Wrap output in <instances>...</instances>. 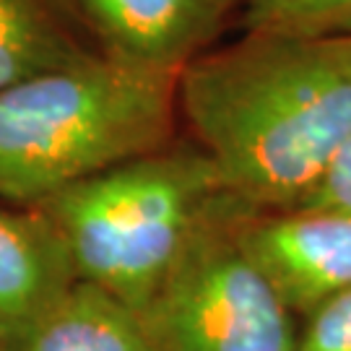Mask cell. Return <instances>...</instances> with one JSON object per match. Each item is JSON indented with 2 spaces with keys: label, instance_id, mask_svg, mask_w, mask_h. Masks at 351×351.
Here are the masks:
<instances>
[{
  "label": "cell",
  "instance_id": "cell-1",
  "mask_svg": "<svg viewBox=\"0 0 351 351\" xmlns=\"http://www.w3.org/2000/svg\"><path fill=\"white\" fill-rule=\"evenodd\" d=\"M177 110L226 195L291 211L351 136V78L315 39L245 32L180 68Z\"/></svg>",
  "mask_w": 351,
  "mask_h": 351
},
{
  "label": "cell",
  "instance_id": "cell-2",
  "mask_svg": "<svg viewBox=\"0 0 351 351\" xmlns=\"http://www.w3.org/2000/svg\"><path fill=\"white\" fill-rule=\"evenodd\" d=\"M177 73L110 55L29 75L0 91V198L34 208L110 167L167 149Z\"/></svg>",
  "mask_w": 351,
  "mask_h": 351
},
{
  "label": "cell",
  "instance_id": "cell-3",
  "mask_svg": "<svg viewBox=\"0 0 351 351\" xmlns=\"http://www.w3.org/2000/svg\"><path fill=\"white\" fill-rule=\"evenodd\" d=\"M221 193L198 146H167L86 177L37 208L63 239L75 278L138 313Z\"/></svg>",
  "mask_w": 351,
  "mask_h": 351
},
{
  "label": "cell",
  "instance_id": "cell-4",
  "mask_svg": "<svg viewBox=\"0 0 351 351\" xmlns=\"http://www.w3.org/2000/svg\"><path fill=\"white\" fill-rule=\"evenodd\" d=\"M245 208L216 195L136 313L154 351H294L297 315L239 239Z\"/></svg>",
  "mask_w": 351,
  "mask_h": 351
},
{
  "label": "cell",
  "instance_id": "cell-5",
  "mask_svg": "<svg viewBox=\"0 0 351 351\" xmlns=\"http://www.w3.org/2000/svg\"><path fill=\"white\" fill-rule=\"evenodd\" d=\"M239 239L297 317L351 289V213L245 208Z\"/></svg>",
  "mask_w": 351,
  "mask_h": 351
},
{
  "label": "cell",
  "instance_id": "cell-6",
  "mask_svg": "<svg viewBox=\"0 0 351 351\" xmlns=\"http://www.w3.org/2000/svg\"><path fill=\"white\" fill-rule=\"evenodd\" d=\"M75 281L50 219L34 208H0V346L16 351Z\"/></svg>",
  "mask_w": 351,
  "mask_h": 351
},
{
  "label": "cell",
  "instance_id": "cell-7",
  "mask_svg": "<svg viewBox=\"0 0 351 351\" xmlns=\"http://www.w3.org/2000/svg\"><path fill=\"white\" fill-rule=\"evenodd\" d=\"M104 55L149 71L180 73L219 26L211 0H75Z\"/></svg>",
  "mask_w": 351,
  "mask_h": 351
},
{
  "label": "cell",
  "instance_id": "cell-8",
  "mask_svg": "<svg viewBox=\"0 0 351 351\" xmlns=\"http://www.w3.org/2000/svg\"><path fill=\"white\" fill-rule=\"evenodd\" d=\"M16 351H154L141 317L107 291L75 281Z\"/></svg>",
  "mask_w": 351,
  "mask_h": 351
},
{
  "label": "cell",
  "instance_id": "cell-9",
  "mask_svg": "<svg viewBox=\"0 0 351 351\" xmlns=\"http://www.w3.org/2000/svg\"><path fill=\"white\" fill-rule=\"evenodd\" d=\"M86 55L50 0H0V91Z\"/></svg>",
  "mask_w": 351,
  "mask_h": 351
},
{
  "label": "cell",
  "instance_id": "cell-10",
  "mask_svg": "<svg viewBox=\"0 0 351 351\" xmlns=\"http://www.w3.org/2000/svg\"><path fill=\"white\" fill-rule=\"evenodd\" d=\"M242 29L297 39L351 34V0H245Z\"/></svg>",
  "mask_w": 351,
  "mask_h": 351
},
{
  "label": "cell",
  "instance_id": "cell-11",
  "mask_svg": "<svg viewBox=\"0 0 351 351\" xmlns=\"http://www.w3.org/2000/svg\"><path fill=\"white\" fill-rule=\"evenodd\" d=\"M294 351H351V289L302 317Z\"/></svg>",
  "mask_w": 351,
  "mask_h": 351
},
{
  "label": "cell",
  "instance_id": "cell-12",
  "mask_svg": "<svg viewBox=\"0 0 351 351\" xmlns=\"http://www.w3.org/2000/svg\"><path fill=\"white\" fill-rule=\"evenodd\" d=\"M297 208L351 213V136L339 146L326 172Z\"/></svg>",
  "mask_w": 351,
  "mask_h": 351
},
{
  "label": "cell",
  "instance_id": "cell-13",
  "mask_svg": "<svg viewBox=\"0 0 351 351\" xmlns=\"http://www.w3.org/2000/svg\"><path fill=\"white\" fill-rule=\"evenodd\" d=\"M317 47L323 50L330 63L339 68L343 75L351 78V34L346 37H330V39H315Z\"/></svg>",
  "mask_w": 351,
  "mask_h": 351
},
{
  "label": "cell",
  "instance_id": "cell-14",
  "mask_svg": "<svg viewBox=\"0 0 351 351\" xmlns=\"http://www.w3.org/2000/svg\"><path fill=\"white\" fill-rule=\"evenodd\" d=\"M213 3V11H216V16L219 19H224L226 13L232 11V8H237V5H242L245 0H211Z\"/></svg>",
  "mask_w": 351,
  "mask_h": 351
},
{
  "label": "cell",
  "instance_id": "cell-15",
  "mask_svg": "<svg viewBox=\"0 0 351 351\" xmlns=\"http://www.w3.org/2000/svg\"><path fill=\"white\" fill-rule=\"evenodd\" d=\"M0 351H5V349H3V346H0Z\"/></svg>",
  "mask_w": 351,
  "mask_h": 351
}]
</instances>
